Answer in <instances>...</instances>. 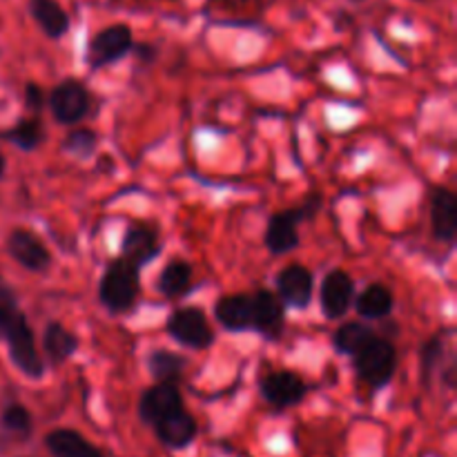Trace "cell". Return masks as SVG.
I'll return each mask as SVG.
<instances>
[{
    "instance_id": "obj_18",
    "label": "cell",
    "mask_w": 457,
    "mask_h": 457,
    "mask_svg": "<svg viewBox=\"0 0 457 457\" xmlns=\"http://www.w3.org/2000/svg\"><path fill=\"white\" fill-rule=\"evenodd\" d=\"M27 12H29V16L34 18V22L47 38L61 40L70 34V13L62 9L58 0H29Z\"/></svg>"
},
{
    "instance_id": "obj_19",
    "label": "cell",
    "mask_w": 457,
    "mask_h": 457,
    "mask_svg": "<svg viewBox=\"0 0 457 457\" xmlns=\"http://www.w3.org/2000/svg\"><path fill=\"white\" fill-rule=\"evenodd\" d=\"M43 445L52 457H105L98 446L74 428H54L45 436Z\"/></svg>"
},
{
    "instance_id": "obj_29",
    "label": "cell",
    "mask_w": 457,
    "mask_h": 457,
    "mask_svg": "<svg viewBox=\"0 0 457 457\" xmlns=\"http://www.w3.org/2000/svg\"><path fill=\"white\" fill-rule=\"evenodd\" d=\"M21 306H18L16 293L0 279V342H3L4 333L9 330V326L13 324L18 315H21Z\"/></svg>"
},
{
    "instance_id": "obj_31",
    "label": "cell",
    "mask_w": 457,
    "mask_h": 457,
    "mask_svg": "<svg viewBox=\"0 0 457 457\" xmlns=\"http://www.w3.org/2000/svg\"><path fill=\"white\" fill-rule=\"evenodd\" d=\"M321 204H324V199H321L320 192H312V195L308 196V199L303 201V204H299L297 208H293L295 217L299 219V223L312 221V219L317 217V212H320V210H321Z\"/></svg>"
},
{
    "instance_id": "obj_16",
    "label": "cell",
    "mask_w": 457,
    "mask_h": 457,
    "mask_svg": "<svg viewBox=\"0 0 457 457\" xmlns=\"http://www.w3.org/2000/svg\"><path fill=\"white\" fill-rule=\"evenodd\" d=\"M431 228L442 244H453L457 235V196L449 187H433L431 192Z\"/></svg>"
},
{
    "instance_id": "obj_7",
    "label": "cell",
    "mask_w": 457,
    "mask_h": 457,
    "mask_svg": "<svg viewBox=\"0 0 457 457\" xmlns=\"http://www.w3.org/2000/svg\"><path fill=\"white\" fill-rule=\"evenodd\" d=\"M161 250H163V244H161L159 228L143 221L129 223L123 235V241H120V257L125 262L143 270L147 263H152L159 257Z\"/></svg>"
},
{
    "instance_id": "obj_15",
    "label": "cell",
    "mask_w": 457,
    "mask_h": 457,
    "mask_svg": "<svg viewBox=\"0 0 457 457\" xmlns=\"http://www.w3.org/2000/svg\"><path fill=\"white\" fill-rule=\"evenodd\" d=\"M214 320L228 333H245L253 328V297L245 293L223 295L214 303Z\"/></svg>"
},
{
    "instance_id": "obj_17",
    "label": "cell",
    "mask_w": 457,
    "mask_h": 457,
    "mask_svg": "<svg viewBox=\"0 0 457 457\" xmlns=\"http://www.w3.org/2000/svg\"><path fill=\"white\" fill-rule=\"evenodd\" d=\"M263 244L272 254H288L299 245V219L293 208L286 212H275L268 219Z\"/></svg>"
},
{
    "instance_id": "obj_22",
    "label": "cell",
    "mask_w": 457,
    "mask_h": 457,
    "mask_svg": "<svg viewBox=\"0 0 457 457\" xmlns=\"http://www.w3.org/2000/svg\"><path fill=\"white\" fill-rule=\"evenodd\" d=\"M145 364L147 373L152 375L154 382L179 384L187 369V357L181 353L168 351V348H156V351H150Z\"/></svg>"
},
{
    "instance_id": "obj_3",
    "label": "cell",
    "mask_w": 457,
    "mask_h": 457,
    "mask_svg": "<svg viewBox=\"0 0 457 457\" xmlns=\"http://www.w3.org/2000/svg\"><path fill=\"white\" fill-rule=\"evenodd\" d=\"M3 342L7 344L9 360H12V364L16 366V370H21L25 378L36 379V382L45 378V373H47V364H45L43 355L38 353L34 330H31L25 312H21V315L13 320V324L9 326V330L4 333Z\"/></svg>"
},
{
    "instance_id": "obj_4",
    "label": "cell",
    "mask_w": 457,
    "mask_h": 457,
    "mask_svg": "<svg viewBox=\"0 0 457 457\" xmlns=\"http://www.w3.org/2000/svg\"><path fill=\"white\" fill-rule=\"evenodd\" d=\"M165 330L179 346L190 351H208L214 344L212 326L199 306H183L170 312Z\"/></svg>"
},
{
    "instance_id": "obj_24",
    "label": "cell",
    "mask_w": 457,
    "mask_h": 457,
    "mask_svg": "<svg viewBox=\"0 0 457 457\" xmlns=\"http://www.w3.org/2000/svg\"><path fill=\"white\" fill-rule=\"evenodd\" d=\"M3 141L12 143L21 152H34L43 145L45 141V125L40 123L38 116H22L16 120V125L0 132Z\"/></svg>"
},
{
    "instance_id": "obj_1",
    "label": "cell",
    "mask_w": 457,
    "mask_h": 457,
    "mask_svg": "<svg viewBox=\"0 0 457 457\" xmlns=\"http://www.w3.org/2000/svg\"><path fill=\"white\" fill-rule=\"evenodd\" d=\"M138 295H141V270L123 257L110 259L98 281L101 306L112 315H125L137 306Z\"/></svg>"
},
{
    "instance_id": "obj_34",
    "label": "cell",
    "mask_w": 457,
    "mask_h": 457,
    "mask_svg": "<svg viewBox=\"0 0 457 457\" xmlns=\"http://www.w3.org/2000/svg\"><path fill=\"white\" fill-rule=\"evenodd\" d=\"M4 170H7V159H4V156L0 154V179L4 177Z\"/></svg>"
},
{
    "instance_id": "obj_13",
    "label": "cell",
    "mask_w": 457,
    "mask_h": 457,
    "mask_svg": "<svg viewBox=\"0 0 457 457\" xmlns=\"http://www.w3.org/2000/svg\"><path fill=\"white\" fill-rule=\"evenodd\" d=\"M181 406H183V395L181 391H179V384L154 382L150 388L143 391L141 400H138V406H137V413L143 424L154 427L159 420H163L165 415L181 409Z\"/></svg>"
},
{
    "instance_id": "obj_5",
    "label": "cell",
    "mask_w": 457,
    "mask_h": 457,
    "mask_svg": "<svg viewBox=\"0 0 457 457\" xmlns=\"http://www.w3.org/2000/svg\"><path fill=\"white\" fill-rule=\"evenodd\" d=\"M134 47V34L129 29V25L125 22H114V25L103 27L101 31L92 36L87 45V65L89 70H103V67H110L114 62H119L120 58H125L128 54H132Z\"/></svg>"
},
{
    "instance_id": "obj_23",
    "label": "cell",
    "mask_w": 457,
    "mask_h": 457,
    "mask_svg": "<svg viewBox=\"0 0 457 457\" xmlns=\"http://www.w3.org/2000/svg\"><path fill=\"white\" fill-rule=\"evenodd\" d=\"M192 266L186 259H170L156 279V290L165 299H179L192 288Z\"/></svg>"
},
{
    "instance_id": "obj_26",
    "label": "cell",
    "mask_w": 457,
    "mask_h": 457,
    "mask_svg": "<svg viewBox=\"0 0 457 457\" xmlns=\"http://www.w3.org/2000/svg\"><path fill=\"white\" fill-rule=\"evenodd\" d=\"M0 427H3V431L7 436L18 437V440H27V437H31V431H34V418H31V413L25 406L18 404V402H12L0 413Z\"/></svg>"
},
{
    "instance_id": "obj_14",
    "label": "cell",
    "mask_w": 457,
    "mask_h": 457,
    "mask_svg": "<svg viewBox=\"0 0 457 457\" xmlns=\"http://www.w3.org/2000/svg\"><path fill=\"white\" fill-rule=\"evenodd\" d=\"M152 428H154L156 440L172 451L187 449V446L196 440V436H199V424H196V418L190 413V411H186V406H181V409L165 415V418L159 420Z\"/></svg>"
},
{
    "instance_id": "obj_30",
    "label": "cell",
    "mask_w": 457,
    "mask_h": 457,
    "mask_svg": "<svg viewBox=\"0 0 457 457\" xmlns=\"http://www.w3.org/2000/svg\"><path fill=\"white\" fill-rule=\"evenodd\" d=\"M22 98H25V107L34 116H38L40 112L45 110V103H47L45 89L40 87L38 83H25V89H22Z\"/></svg>"
},
{
    "instance_id": "obj_10",
    "label": "cell",
    "mask_w": 457,
    "mask_h": 457,
    "mask_svg": "<svg viewBox=\"0 0 457 457\" xmlns=\"http://www.w3.org/2000/svg\"><path fill=\"white\" fill-rule=\"evenodd\" d=\"M253 297V333L262 335L268 342H279L286 326V306L279 295L272 290H257Z\"/></svg>"
},
{
    "instance_id": "obj_9",
    "label": "cell",
    "mask_w": 457,
    "mask_h": 457,
    "mask_svg": "<svg viewBox=\"0 0 457 457\" xmlns=\"http://www.w3.org/2000/svg\"><path fill=\"white\" fill-rule=\"evenodd\" d=\"M275 288L284 306L306 311L315 295V275L302 263H290L277 272Z\"/></svg>"
},
{
    "instance_id": "obj_20",
    "label": "cell",
    "mask_w": 457,
    "mask_h": 457,
    "mask_svg": "<svg viewBox=\"0 0 457 457\" xmlns=\"http://www.w3.org/2000/svg\"><path fill=\"white\" fill-rule=\"evenodd\" d=\"M79 335L71 333L61 321H49L43 330V355L49 366H61L79 351Z\"/></svg>"
},
{
    "instance_id": "obj_11",
    "label": "cell",
    "mask_w": 457,
    "mask_h": 457,
    "mask_svg": "<svg viewBox=\"0 0 457 457\" xmlns=\"http://www.w3.org/2000/svg\"><path fill=\"white\" fill-rule=\"evenodd\" d=\"M7 254L21 268L29 272H47L52 266V253L31 230L13 228L7 235Z\"/></svg>"
},
{
    "instance_id": "obj_32",
    "label": "cell",
    "mask_w": 457,
    "mask_h": 457,
    "mask_svg": "<svg viewBox=\"0 0 457 457\" xmlns=\"http://www.w3.org/2000/svg\"><path fill=\"white\" fill-rule=\"evenodd\" d=\"M257 0H208L205 3V9H219V12H232V9H241V7H250Z\"/></svg>"
},
{
    "instance_id": "obj_8",
    "label": "cell",
    "mask_w": 457,
    "mask_h": 457,
    "mask_svg": "<svg viewBox=\"0 0 457 457\" xmlns=\"http://www.w3.org/2000/svg\"><path fill=\"white\" fill-rule=\"evenodd\" d=\"M259 393L275 409H290L302 404L308 395V384L293 370H272L259 379Z\"/></svg>"
},
{
    "instance_id": "obj_6",
    "label": "cell",
    "mask_w": 457,
    "mask_h": 457,
    "mask_svg": "<svg viewBox=\"0 0 457 457\" xmlns=\"http://www.w3.org/2000/svg\"><path fill=\"white\" fill-rule=\"evenodd\" d=\"M49 112L61 125H79L92 110V94L83 80L65 79L49 92Z\"/></svg>"
},
{
    "instance_id": "obj_21",
    "label": "cell",
    "mask_w": 457,
    "mask_h": 457,
    "mask_svg": "<svg viewBox=\"0 0 457 457\" xmlns=\"http://www.w3.org/2000/svg\"><path fill=\"white\" fill-rule=\"evenodd\" d=\"M353 306L364 321H379L384 317L386 320L391 317L395 299H393L391 288H386L384 284H370L353 299Z\"/></svg>"
},
{
    "instance_id": "obj_25",
    "label": "cell",
    "mask_w": 457,
    "mask_h": 457,
    "mask_svg": "<svg viewBox=\"0 0 457 457\" xmlns=\"http://www.w3.org/2000/svg\"><path fill=\"white\" fill-rule=\"evenodd\" d=\"M375 337V330L364 321H346L333 335V348L339 355L353 357L361 346Z\"/></svg>"
},
{
    "instance_id": "obj_12",
    "label": "cell",
    "mask_w": 457,
    "mask_h": 457,
    "mask_svg": "<svg viewBox=\"0 0 457 457\" xmlns=\"http://www.w3.org/2000/svg\"><path fill=\"white\" fill-rule=\"evenodd\" d=\"M355 299V281L342 268H335L324 277L320 288V306L326 320H342L351 311Z\"/></svg>"
},
{
    "instance_id": "obj_33",
    "label": "cell",
    "mask_w": 457,
    "mask_h": 457,
    "mask_svg": "<svg viewBox=\"0 0 457 457\" xmlns=\"http://www.w3.org/2000/svg\"><path fill=\"white\" fill-rule=\"evenodd\" d=\"M132 52L137 54V56L141 58L143 62H150V61H154V58H156V47H154V45H150V43H137L132 47Z\"/></svg>"
},
{
    "instance_id": "obj_2",
    "label": "cell",
    "mask_w": 457,
    "mask_h": 457,
    "mask_svg": "<svg viewBox=\"0 0 457 457\" xmlns=\"http://www.w3.org/2000/svg\"><path fill=\"white\" fill-rule=\"evenodd\" d=\"M353 360V369H355L357 378L370 388H384L386 384H391L393 375L397 370V351L393 346V342L388 339L378 337L375 335L366 346H361Z\"/></svg>"
},
{
    "instance_id": "obj_27",
    "label": "cell",
    "mask_w": 457,
    "mask_h": 457,
    "mask_svg": "<svg viewBox=\"0 0 457 457\" xmlns=\"http://www.w3.org/2000/svg\"><path fill=\"white\" fill-rule=\"evenodd\" d=\"M445 333H436L420 348V378H422L424 386H431L433 373H436L442 357H445Z\"/></svg>"
},
{
    "instance_id": "obj_28",
    "label": "cell",
    "mask_w": 457,
    "mask_h": 457,
    "mask_svg": "<svg viewBox=\"0 0 457 457\" xmlns=\"http://www.w3.org/2000/svg\"><path fill=\"white\" fill-rule=\"evenodd\" d=\"M62 152L74 159H89L98 150V134L92 128H76L62 138Z\"/></svg>"
}]
</instances>
